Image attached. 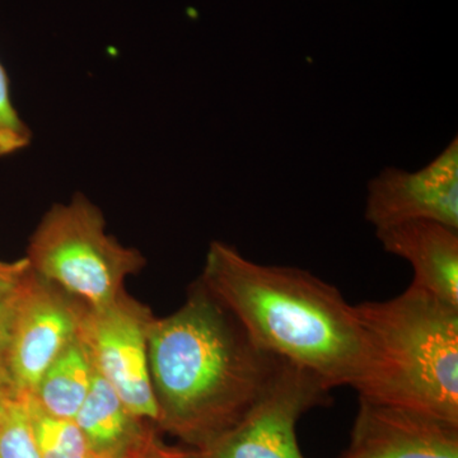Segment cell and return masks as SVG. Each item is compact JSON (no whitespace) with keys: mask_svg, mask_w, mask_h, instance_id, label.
Returning <instances> with one entry per match:
<instances>
[{"mask_svg":"<svg viewBox=\"0 0 458 458\" xmlns=\"http://www.w3.org/2000/svg\"><path fill=\"white\" fill-rule=\"evenodd\" d=\"M342 458H458V424L360 397Z\"/></svg>","mask_w":458,"mask_h":458,"instance_id":"9c48e42d","label":"cell"},{"mask_svg":"<svg viewBox=\"0 0 458 458\" xmlns=\"http://www.w3.org/2000/svg\"><path fill=\"white\" fill-rule=\"evenodd\" d=\"M27 260L42 278L89 307L113 302L146 267L138 250L106 232L104 214L82 194L55 204L35 229Z\"/></svg>","mask_w":458,"mask_h":458,"instance_id":"277c9868","label":"cell"},{"mask_svg":"<svg viewBox=\"0 0 458 458\" xmlns=\"http://www.w3.org/2000/svg\"><path fill=\"white\" fill-rule=\"evenodd\" d=\"M386 251L405 259L412 283L458 307V229L442 223L414 221L377 229Z\"/></svg>","mask_w":458,"mask_h":458,"instance_id":"30bf717a","label":"cell"},{"mask_svg":"<svg viewBox=\"0 0 458 458\" xmlns=\"http://www.w3.org/2000/svg\"><path fill=\"white\" fill-rule=\"evenodd\" d=\"M95 373L89 352L77 337L47 369L31 396L47 414L74 419L89 393Z\"/></svg>","mask_w":458,"mask_h":458,"instance_id":"7c38bea8","label":"cell"},{"mask_svg":"<svg viewBox=\"0 0 458 458\" xmlns=\"http://www.w3.org/2000/svg\"><path fill=\"white\" fill-rule=\"evenodd\" d=\"M30 273L31 265L27 258L12 262L0 260V302L16 294Z\"/></svg>","mask_w":458,"mask_h":458,"instance_id":"2e32d148","label":"cell"},{"mask_svg":"<svg viewBox=\"0 0 458 458\" xmlns=\"http://www.w3.org/2000/svg\"><path fill=\"white\" fill-rule=\"evenodd\" d=\"M331 388L309 369L282 360L273 381L243 418L200 452L201 458H304L295 427L330 403Z\"/></svg>","mask_w":458,"mask_h":458,"instance_id":"8992f818","label":"cell"},{"mask_svg":"<svg viewBox=\"0 0 458 458\" xmlns=\"http://www.w3.org/2000/svg\"><path fill=\"white\" fill-rule=\"evenodd\" d=\"M164 458H201L200 452H183L170 450Z\"/></svg>","mask_w":458,"mask_h":458,"instance_id":"ffe728a7","label":"cell"},{"mask_svg":"<svg viewBox=\"0 0 458 458\" xmlns=\"http://www.w3.org/2000/svg\"><path fill=\"white\" fill-rule=\"evenodd\" d=\"M83 304L31 270L4 355L18 394L35 393L47 369L77 339Z\"/></svg>","mask_w":458,"mask_h":458,"instance_id":"52a82bcc","label":"cell"},{"mask_svg":"<svg viewBox=\"0 0 458 458\" xmlns=\"http://www.w3.org/2000/svg\"><path fill=\"white\" fill-rule=\"evenodd\" d=\"M0 458H42L23 394L0 406Z\"/></svg>","mask_w":458,"mask_h":458,"instance_id":"5bb4252c","label":"cell"},{"mask_svg":"<svg viewBox=\"0 0 458 458\" xmlns=\"http://www.w3.org/2000/svg\"><path fill=\"white\" fill-rule=\"evenodd\" d=\"M199 280L265 352L309 369L328 388L360 382L363 334L335 286L298 267L258 264L221 241L210 243Z\"/></svg>","mask_w":458,"mask_h":458,"instance_id":"7a4b0ae2","label":"cell"},{"mask_svg":"<svg viewBox=\"0 0 458 458\" xmlns=\"http://www.w3.org/2000/svg\"><path fill=\"white\" fill-rule=\"evenodd\" d=\"M31 140V131L13 106L7 72L0 63V157L21 152Z\"/></svg>","mask_w":458,"mask_h":458,"instance_id":"9a60e30c","label":"cell"},{"mask_svg":"<svg viewBox=\"0 0 458 458\" xmlns=\"http://www.w3.org/2000/svg\"><path fill=\"white\" fill-rule=\"evenodd\" d=\"M23 394L42 458H105L92 450L74 419L53 417L38 406L31 394Z\"/></svg>","mask_w":458,"mask_h":458,"instance_id":"4fadbf2b","label":"cell"},{"mask_svg":"<svg viewBox=\"0 0 458 458\" xmlns=\"http://www.w3.org/2000/svg\"><path fill=\"white\" fill-rule=\"evenodd\" d=\"M354 312L366 345L360 397L458 424V307L411 283Z\"/></svg>","mask_w":458,"mask_h":458,"instance_id":"3957f363","label":"cell"},{"mask_svg":"<svg viewBox=\"0 0 458 458\" xmlns=\"http://www.w3.org/2000/svg\"><path fill=\"white\" fill-rule=\"evenodd\" d=\"M364 216L376 231L414 221L458 229L457 137L421 170L379 172L369 182Z\"/></svg>","mask_w":458,"mask_h":458,"instance_id":"ba28073f","label":"cell"},{"mask_svg":"<svg viewBox=\"0 0 458 458\" xmlns=\"http://www.w3.org/2000/svg\"><path fill=\"white\" fill-rule=\"evenodd\" d=\"M21 288H22V286H21ZM21 288L16 294L0 302V355H5V352H7L12 328H13L14 318H16Z\"/></svg>","mask_w":458,"mask_h":458,"instance_id":"e0dca14e","label":"cell"},{"mask_svg":"<svg viewBox=\"0 0 458 458\" xmlns=\"http://www.w3.org/2000/svg\"><path fill=\"white\" fill-rule=\"evenodd\" d=\"M18 394L16 385L9 372L4 355H0V406Z\"/></svg>","mask_w":458,"mask_h":458,"instance_id":"ac0fdd59","label":"cell"},{"mask_svg":"<svg viewBox=\"0 0 458 458\" xmlns=\"http://www.w3.org/2000/svg\"><path fill=\"white\" fill-rule=\"evenodd\" d=\"M168 451L170 450H165V448L159 447L155 443V445H149V447L144 448V450L134 452V454H128V456L123 458H164Z\"/></svg>","mask_w":458,"mask_h":458,"instance_id":"d6986e66","label":"cell"},{"mask_svg":"<svg viewBox=\"0 0 458 458\" xmlns=\"http://www.w3.org/2000/svg\"><path fill=\"white\" fill-rule=\"evenodd\" d=\"M74 421L92 450L105 458H123L156 443L98 372Z\"/></svg>","mask_w":458,"mask_h":458,"instance_id":"8fae6325","label":"cell"},{"mask_svg":"<svg viewBox=\"0 0 458 458\" xmlns=\"http://www.w3.org/2000/svg\"><path fill=\"white\" fill-rule=\"evenodd\" d=\"M155 316L123 292L99 307L83 304L78 337L98 373L135 417L159 424L148 363V335Z\"/></svg>","mask_w":458,"mask_h":458,"instance_id":"5b68a950","label":"cell"},{"mask_svg":"<svg viewBox=\"0 0 458 458\" xmlns=\"http://www.w3.org/2000/svg\"><path fill=\"white\" fill-rule=\"evenodd\" d=\"M280 361L199 280L180 310L150 325L148 363L159 424L205 450L260 399Z\"/></svg>","mask_w":458,"mask_h":458,"instance_id":"6da1fadb","label":"cell"}]
</instances>
